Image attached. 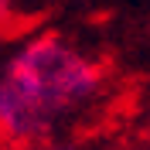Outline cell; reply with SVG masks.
<instances>
[{
  "label": "cell",
  "mask_w": 150,
  "mask_h": 150,
  "mask_svg": "<svg viewBox=\"0 0 150 150\" xmlns=\"http://www.w3.org/2000/svg\"><path fill=\"white\" fill-rule=\"evenodd\" d=\"M106 65L62 31H34L0 62V143H51L106 96Z\"/></svg>",
  "instance_id": "cell-1"
},
{
  "label": "cell",
  "mask_w": 150,
  "mask_h": 150,
  "mask_svg": "<svg viewBox=\"0 0 150 150\" xmlns=\"http://www.w3.org/2000/svg\"><path fill=\"white\" fill-rule=\"evenodd\" d=\"M99 150H123V147H99Z\"/></svg>",
  "instance_id": "cell-4"
},
{
  "label": "cell",
  "mask_w": 150,
  "mask_h": 150,
  "mask_svg": "<svg viewBox=\"0 0 150 150\" xmlns=\"http://www.w3.org/2000/svg\"><path fill=\"white\" fill-rule=\"evenodd\" d=\"M24 4H28V0H0V31H7L10 24H17V21H21Z\"/></svg>",
  "instance_id": "cell-2"
},
{
  "label": "cell",
  "mask_w": 150,
  "mask_h": 150,
  "mask_svg": "<svg viewBox=\"0 0 150 150\" xmlns=\"http://www.w3.org/2000/svg\"><path fill=\"white\" fill-rule=\"evenodd\" d=\"M28 150H79V147H72V143H38V147H28Z\"/></svg>",
  "instance_id": "cell-3"
}]
</instances>
